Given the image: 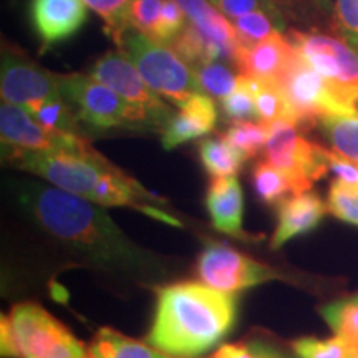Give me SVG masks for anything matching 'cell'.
<instances>
[{
	"label": "cell",
	"instance_id": "6da1fadb",
	"mask_svg": "<svg viewBox=\"0 0 358 358\" xmlns=\"http://www.w3.org/2000/svg\"><path fill=\"white\" fill-rule=\"evenodd\" d=\"M13 194L40 229L88 262L138 277L164 272L159 259L134 244L103 206L37 181L17 182Z\"/></svg>",
	"mask_w": 358,
	"mask_h": 358
},
{
	"label": "cell",
	"instance_id": "7a4b0ae2",
	"mask_svg": "<svg viewBox=\"0 0 358 358\" xmlns=\"http://www.w3.org/2000/svg\"><path fill=\"white\" fill-rule=\"evenodd\" d=\"M232 294L199 282L158 289L153 324L146 342L173 357H198L227 337L236 322Z\"/></svg>",
	"mask_w": 358,
	"mask_h": 358
},
{
	"label": "cell",
	"instance_id": "3957f363",
	"mask_svg": "<svg viewBox=\"0 0 358 358\" xmlns=\"http://www.w3.org/2000/svg\"><path fill=\"white\" fill-rule=\"evenodd\" d=\"M8 164L47 179L52 186L80 196L103 208H134L143 186L93 148L83 153L71 151H24L2 148Z\"/></svg>",
	"mask_w": 358,
	"mask_h": 358
},
{
	"label": "cell",
	"instance_id": "277c9868",
	"mask_svg": "<svg viewBox=\"0 0 358 358\" xmlns=\"http://www.w3.org/2000/svg\"><path fill=\"white\" fill-rule=\"evenodd\" d=\"M136 66L145 82L174 105H181L196 93H203L196 70L166 43L151 38L136 29L124 34L118 47Z\"/></svg>",
	"mask_w": 358,
	"mask_h": 358
},
{
	"label": "cell",
	"instance_id": "5b68a950",
	"mask_svg": "<svg viewBox=\"0 0 358 358\" xmlns=\"http://www.w3.org/2000/svg\"><path fill=\"white\" fill-rule=\"evenodd\" d=\"M60 93L78 122L93 129H156L145 111L92 75H60Z\"/></svg>",
	"mask_w": 358,
	"mask_h": 358
},
{
	"label": "cell",
	"instance_id": "8992f818",
	"mask_svg": "<svg viewBox=\"0 0 358 358\" xmlns=\"http://www.w3.org/2000/svg\"><path fill=\"white\" fill-rule=\"evenodd\" d=\"M289 42L313 70L324 77L335 93L358 108V50L343 38L320 32L290 30Z\"/></svg>",
	"mask_w": 358,
	"mask_h": 358
},
{
	"label": "cell",
	"instance_id": "52a82bcc",
	"mask_svg": "<svg viewBox=\"0 0 358 358\" xmlns=\"http://www.w3.org/2000/svg\"><path fill=\"white\" fill-rule=\"evenodd\" d=\"M8 319L19 343L22 358L90 357L88 348L38 303H17L10 310Z\"/></svg>",
	"mask_w": 358,
	"mask_h": 358
},
{
	"label": "cell",
	"instance_id": "ba28073f",
	"mask_svg": "<svg viewBox=\"0 0 358 358\" xmlns=\"http://www.w3.org/2000/svg\"><path fill=\"white\" fill-rule=\"evenodd\" d=\"M268 163L282 169L294 185V194L312 189L313 182L329 173L325 148L307 140L292 122L268 124V138L264 148Z\"/></svg>",
	"mask_w": 358,
	"mask_h": 358
},
{
	"label": "cell",
	"instance_id": "9c48e42d",
	"mask_svg": "<svg viewBox=\"0 0 358 358\" xmlns=\"http://www.w3.org/2000/svg\"><path fill=\"white\" fill-rule=\"evenodd\" d=\"M279 85L292 106L299 128L315 127L322 116L327 115L358 113V108L343 101L330 83L299 53Z\"/></svg>",
	"mask_w": 358,
	"mask_h": 358
},
{
	"label": "cell",
	"instance_id": "30bf717a",
	"mask_svg": "<svg viewBox=\"0 0 358 358\" xmlns=\"http://www.w3.org/2000/svg\"><path fill=\"white\" fill-rule=\"evenodd\" d=\"M0 93L3 101L32 113L42 103L62 96L60 75L42 69L12 45L3 43Z\"/></svg>",
	"mask_w": 358,
	"mask_h": 358
},
{
	"label": "cell",
	"instance_id": "8fae6325",
	"mask_svg": "<svg viewBox=\"0 0 358 358\" xmlns=\"http://www.w3.org/2000/svg\"><path fill=\"white\" fill-rule=\"evenodd\" d=\"M88 75L105 83L133 106L145 111L153 120L156 129H163L173 118L174 113L163 101V96L145 82L136 66L122 50L106 52L93 64Z\"/></svg>",
	"mask_w": 358,
	"mask_h": 358
},
{
	"label": "cell",
	"instance_id": "7c38bea8",
	"mask_svg": "<svg viewBox=\"0 0 358 358\" xmlns=\"http://www.w3.org/2000/svg\"><path fill=\"white\" fill-rule=\"evenodd\" d=\"M198 275L203 284L227 294H236L264 282L282 279L279 272L272 267L219 243L208 244L201 252Z\"/></svg>",
	"mask_w": 358,
	"mask_h": 358
},
{
	"label": "cell",
	"instance_id": "4fadbf2b",
	"mask_svg": "<svg viewBox=\"0 0 358 358\" xmlns=\"http://www.w3.org/2000/svg\"><path fill=\"white\" fill-rule=\"evenodd\" d=\"M2 148L24 151H71L83 153L93 146L78 133L53 131L40 124L19 105L3 101L0 106Z\"/></svg>",
	"mask_w": 358,
	"mask_h": 358
},
{
	"label": "cell",
	"instance_id": "5bb4252c",
	"mask_svg": "<svg viewBox=\"0 0 358 358\" xmlns=\"http://www.w3.org/2000/svg\"><path fill=\"white\" fill-rule=\"evenodd\" d=\"M83 0H30V20L42 52L73 37L88 20Z\"/></svg>",
	"mask_w": 358,
	"mask_h": 358
},
{
	"label": "cell",
	"instance_id": "9a60e30c",
	"mask_svg": "<svg viewBox=\"0 0 358 358\" xmlns=\"http://www.w3.org/2000/svg\"><path fill=\"white\" fill-rule=\"evenodd\" d=\"M295 57H297V52L292 43L280 34V30H277L271 37L256 43L254 47H241L236 69L241 75L259 80V82L280 83L290 65L294 64Z\"/></svg>",
	"mask_w": 358,
	"mask_h": 358
},
{
	"label": "cell",
	"instance_id": "2e32d148",
	"mask_svg": "<svg viewBox=\"0 0 358 358\" xmlns=\"http://www.w3.org/2000/svg\"><path fill=\"white\" fill-rule=\"evenodd\" d=\"M217 123L216 103L206 93H196L179 105V110L161 131V143L164 150L185 145L213 133Z\"/></svg>",
	"mask_w": 358,
	"mask_h": 358
},
{
	"label": "cell",
	"instance_id": "e0dca14e",
	"mask_svg": "<svg viewBox=\"0 0 358 358\" xmlns=\"http://www.w3.org/2000/svg\"><path fill=\"white\" fill-rule=\"evenodd\" d=\"M329 211L327 204L315 192L307 191L292 194L277 204V227L271 248L280 249L294 237L310 232L319 226Z\"/></svg>",
	"mask_w": 358,
	"mask_h": 358
},
{
	"label": "cell",
	"instance_id": "ac0fdd59",
	"mask_svg": "<svg viewBox=\"0 0 358 358\" xmlns=\"http://www.w3.org/2000/svg\"><path fill=\"white\" fill-rule=\"evenodd\" d=\"M206 208L219 232L236 239H245L243 227L244 194L236 176L211 179L206 194Z\"/></svg>",
	"mask_w": 358,
	"mask_h": 358
},
{
	"label": "cell",
	"instance_id": "d6986e66",
	"mask_svg": "<svg viewBox=\"0 0 358 358\" xmlns=\"http://www.w3.org/2000/svg\"><path fill=\"white\" fill-rule=\"evenodd\" d=\"M185 10L187 20L198 27L206 37L217 45L222 53V60L234 64L241 52V42L236 27L214 3L209 0H176Z\"/></svg>",
	"mask_w": 358,
	"mask_h": 358
},
{
	"label": "cell",
	"instance_id": "ffe728a7",
	"mask_svg": "<svg viewBox=\"0 0 358 358\" xmlns=\"http://www.w3.org/2000/svg\"><path fill=\"white\" fill-rule=\"evenodd\" d=\"M90 358H174L150 343L138 342L110 327L98 330L88 345Z\"/></svg>",
	"mask_w": 358,
	"mask_h": 358
},
{
	"label": "cell",
	"instance_id": "44dd1931",
	"mask_svg": "<svg viewBox=\"0 0 358 358\" xmlns=\"http://www.w3.org/2000/svg\"><path fill=\"white\" fill-rule=\"evenodd\" d=\"M243 77L254 96L259 122L266 124L275 122L295 123L292 106H290L287 96H285L284 90L279 83L259 82V80L245 77V75H243Z\"/></svg>",
	"mask_w": 358,
	"mask_h": 358
},
{
	"label": "cell",
	"instance_id": "7402d4cb",
	"mask_svg": "<svg viewBox=\"0 0 358 358\" xmlns=\"http://www.w3.org/2000/svg\"><path fill=\"white\" fill-rule=\"evenodd\" d=\"M199 158L211 178L237 176L248 158L226 138H206L199 143Z\"/></svg>",
	"mask_w": 358,
	"mask_h": 358
},
{
	"label": "cell",
	"instance_id": "603a6c76",
	"mask_svg": "<svg viewBox=\"0 0 358 358\" xmlns=\"http://www.w3.org/2000/svg\"><path fill=\"white\" fill-rule=\"evenodd\" d=\"M319 127L335 153L358 163V113L322 116Z\"/></svg>",
	"mask_w": 358,
	"mask_h": 358
},
{
	"label": "cell",
	"instance_id": "cb8c5ba5",
	"mask_svg": "<svg viewBox=\"0 0 358 358\" xmlns=\"http://www.w3.org/2000/svg\"><path fill=\"white\" fill-rule=\"evenodd\" d=\"M174 52L178 53L182 60L186 62L191 69H199L211 62L222 60V53L217 45H214L206 35L201 32L198 27H194L191 22L181 30V34L173 40L169 45Z\"/></svg>",
	"mask_w": 358,
	"mask_h": 358
},
{
	"label": "cell",
	"instance_id": "d4e9b609",
	"mask_svg": "<svg viewBox=\"0 0 358 358\" xmlns=\"http://www.w3.org/2000/svg\"><path fill=\"white\" fill-rule=\"evenodd\" d=\"M90 10H93L103 20V32L120 47L124 34L133 29L129 22L133 0H83Z\"/></svg>",
	"mask_w": 358,
	"mask_h": 358
},
{
	"label": "cell",
	"instance_id": "484cf974",
	"mask_svg": "<svg viewBox=\"0 0 358 358\" xmlns=\"http://www.w3.org/2000/svg\"><path fill=\"white\" fill-rule=\"evenodd\" d=\"M252 182L257 196L266 204L277 206L282 199L289 198V194H294V185L290 178L268 161H261L256 164Z\"/></svg>",
	"mask_w": 358,
	"mask_h": 358
},
{
	"label": "cell",
	"instance_id": "4316f807",
	"mask_svg": "<svg viewBox=\"0 0 358 358\" xmlns=\"http://www.w3.org/2000/svg\"><path fill=\"white\" fill-rule=\"evenodd\" d=\"M224 138L236 148L239 153L250 159L257 156L266 148L268 138V124L254 120H243V122H232V124L224 133Z\"/></svg>",
	"mask_w": 358,
	"mask_h": 358
},
{
	"label": "cell",
	"instance_id": "83f0119b",
	"mask_svg": "<svg viewBox=\"0 0 358 358\" xmlns=\"http://www.w3.org/2000/svg\"><path fill=\"white\" fill-rule=\"evenodd\" d=\"M275 22L280 24V19L275 17L272 12L254 10L237 17V19L232 20V24L236 27L241 47L249 48L259 42H262V40H266L267 37H271L277 30H280L279 27H275Z\"/></svg>",
	"mask_w": 358,
	"mask_h": 358
},
{
	"label": "cell",
	"instance_id": "f1b7e54d",
	"mask_svg": "<svg viewBox=\"0 0 358 358\" xmlns=\"http://www.w3.org/2000/svg\"><path fill=\"white\" fill-rule=\"evenodd\" d=\"M292 348L299 358H355L358 355L357 348L340 335L332 338L302 337L294 340Z\"/></svg>",
	"mask_w": 358,
	"mask_h": 358
},
{
	"label": "cell",
	"instance_id": "f546056e",
	"mask_svg": "<svg viewBox=\"0 0 358 358\" xmlns=\"http://www.w3.org/2000/svg\"><path fill=\"white\" fill-rule=\"evenodd\" d=\"M320 313L335 335L348 340L358 350V302L347 299L327 303L322 307Z\"/></svg>",
	"mask_w": 358,
	"mask_h": 358
},
{
	"label": "cell",
	"instance_id": "4dcf8cb0",
	"mask_svg": "<svg viewBox=\"0 0 358 358\" xmlns=\"http://www.w3.org/2000/svg\"><path fill=\"white\" fill-rule=\"evenodd\" d=\"M196 75L203 93L219 100L234 92L239 85V75H234V71L221 60L199 66L196 69Z\"/></svg>",
	"mask_w": 358,
	"mask_h": 358
},
{
	"label": "cell",
	"instance_id": "1f68e13d",
	"mask_svg": "<svg viewBox=\"0 0 358 358\" xmlns=\"http://www.w3.org/2000/svg\"><path fill=\"white\" fill-rule=\"evenodd\" d=\"M30 115H32L42 127L53 129V131L78 133L80 122L77 120V116H75L73 110H71V106L64 100V96L42 103V105H40L37 110H34Z\"/></svg>",
	"mask_w": 358,
	"mask_h": 358
},
{
	"label": "cell",
	"instance_id": "d6a6232c",
	"mask_svg": "<svg viewBox=\"0 0 358 358\" xmlns=\"http://www.w3.org/2000/svg\"><path fill=\"white\" fill-rule=\"evenodd\" d=\"M327 208L340 221L358 226V185L335 179L327 196Z\"/></svg>",
	"mask_w": 358,
	"mask_h": 358
},
{
	"label": "cell",
	"instance_id": "836d02e7",
	"mask_svg": "<svg viewBox=\"0 0 358 358\" xmlns=\"http://www.w3.org/2000/svg\"><path fill=\"white\" fill-rule=\"evenodd\" d=\"M187 17L182 7L176 0H163V7L156 22V27L151 34V38L161 43L171 45L173 40L181 34V30L187 25Z\"/></svg>",
	"mask_w": 358,
	"mask_h": 358
},
{
	"label": "cell",
	"instance_id": "e575fe53",
	"mask_svg": "<svg viewBox=\"0 0 358 358\" xmlns=\"http://www.w3.org/2000/svg\"><path fill=\"white\" fill-rule=\"evenodd\" d=\"M221 110L231 122H243V120H257V110L254 96L245 83L243 75L239 73V85L234 92L221 100Z\"/></svg>",
	"mask_w": 358,
	"mask_h": 358
},
{
	"label": "cell",
	"instance_id": "d590c367",
	"mask_svg": "<svg viewBox=\"0 0 358 358\" xmlns=\"http://www.w3.org/2000/svg\"><path fill=\"white\" fill-rule=\"evenodd\" d=\"M335 30L358 50V0H335Z\"/></svg>",
	"mask_w": 358,
	"mask_h": 358
},
{
	"label": "cell",
	"instance_id": "8d00e7d4",
	"mask_svg": "<svg viewBox=\"0 0 358 358\" xmlns=\"http://www.w3.org/2000/svg\"><path fill=\"white\" fill-rule=\"evenodd\" d=\"M161 7H163V0H133L131 12H129V22L133 29L151 37L161 13Z\"/></svg>",
	"mask_w": 358,
	"mask_h": 358
},
{
	"label": "cell",
	"instance_id": "74e56055",
	"mask_svg": "<svg viewBox=\"0 0 358 358\" xmlns=\"http://www.w3.org/2000/svg\"><path fill=\"white\" fill-rule=\"evenodd\" d=\"M209 2L214 3L231 20L254 10H268L274 13L275 17H279L277 6L272 3L271 0H209Z\"/></svg>",
	"mask_w": 358,
	"mask_h": 358
},
{
	"label": "cell",
	"instance_id": "f35d334b",
	"mask_svg": "<svg viewBox=\"0 0 358 358\" xmlns=\"http://www.w3.org/2000/svg\"><path fill=\"white\" fill-rule=\"evenodd\" d=\"M327 164L329 171H332L340 181H345L348 185H358V163L345 158V156L335 153L334 150H327Z\"/></svg>",
	"mask_w": 358,
	"mask_h": 358
},
{
	"label": "cell",
	"instance_id": "ab89813d",
	"mask_svg": "<svg viewBox=\"0 0 358 358\" xmlns=\"http://www.w3.org/2000/svg\"><path fill=\"white\" fill-rule=\"evenodd\" d=\"M0 352H2L3 358H22L10 319L6 315H2V324H0Z\"/></svg>",
	"mask_w": 358,
	"mask_h": 358
},
{
	"label": "cell",
	"instance_id": "60d3db41",
	"mask_svg": "<svg viewBox=\"0 0 358 358\" xmlns=\"http://www.w3.org/2000/svg\"><path fill=\"white\" fill-rule=\"evenodd\" d=\"M211 358H254L252 343H226Z\"/></svg>",
	"mask_w": 358,
	"mask_h": 358
},
{
	"label": "cell",
	"instance_id": "b9f144b4",
	"mask_svg": "<svg viewBox=\"0 0 358 358\" xmlns=\"http://www.w3.org/2000/svg\"><path fill=\"white\" fill-rule=\"evenodd\" d=\"M254 347V358H285L280 355L274 348L264 345V343H252Z\"/></svg>",
	"mask_w": 358,
	"mask_h": 358
},
{
	"label": "cell",
	"instance_id": "7bdbcfd3",
	"mask_svg": "<svg viewBox=\"0 0 358 358\" xmlns=\"http://www.w3.org/2000/svg\"><path fill=\"white\" fill-rule=\"evenodd\" d=\"M313 2H315V3H317V6H319V7H322V8H324V7H327V6H329V0H313Z\"/></svg>",
	"mask_w": 358,
	"mask_h": 358
},
{
	"label": "cell",
	"instance_id": "ee69618b",
	"mask_svg": "<svg viewBox=\"0 0 358 358\" xmlns=\"http://www.w3.org/2000/svg\"><path fill=\"white\" fill-rule=\"evenodd\" d=\"M352 299H353V301H355V302H358V294H357V295H353Z\"/></svg>",
	"mask_w": 358,
	"mask_h": 358
},
{
	"label": "cell",
	"instance_id": "f6af8a7d",
	"mask_svg": "<svg viewBox=\"0 0 358 358\" xmlns=\"http://www.w3.org/2000/svg\"><path fill=\"white\" fill-rule=\"evenodd\" d=\"M174 358H192V357H174Z\"/></svg>",
	"mask_w": 358,
	"mask_h": 358
},
{
	"label": "cell",
	"instance_id": "bcb514c9",
	"mask_svg": "<svg viewBox=\"0 0 358 358\" xmlns=\"http://www.w3.org/2000/svg\"><path fill=\"white\" fill-rule=\"evenodd\" d=\"M271 2H272V3H275V0H271Z\"/></svg>",
	"mask_w": 358,
	"mask_h": 358
},
{
	"label": "cell",
	"instance_id": "7dc6e473",
	"mask_svg": "<svg viewBox=\"0 0 358 358\" xmlns=\"http://www.w3.org/2000/svg\"><path fill=\"white\" fill-rule=\"evenodd\" d=\"M355 358H358V355H357V357H355Z\"/></svg>",
	"mask_w": 358,
	"mask_h": 358
},
{
	"label": "cell",
	"instance_id": "c3c4849f",
	"mask_svg": "<svg viewBox=\"0 0 358 358\" xmlns=\"http://www.w3.org/2000/svg\"><path fill=\"white\" fill-rule=\"evenodd\" d=\"M88 358H90V357H88Z\"/></svg>",
	"mask_w": 358,
	"mask_h": 358
}]
</instances>
